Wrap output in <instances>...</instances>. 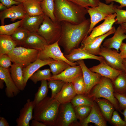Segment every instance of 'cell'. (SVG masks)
Instances as JSON below:
<instances>
[{"label": "cell", "mask_w": 126, "mask_h": 126, "mask_svg": "<svg viewBox=\"0 0 126 126\" xmlns=\"http://www.w3.org/2000/svg\"><path fill=\"white\" fill-rule=\"evenodd\" d=\"M71 83L76 94L84 95L86 88L83 75L77 77Z\"/></svg>", "instance_id": "ab89813d"}, {"label": "cell", "mask_w": 126, "mask_h": 126, "mask_svg": "<svg viewBox=\"0 0 126 126\" xmlns=\"http://www.w3.org/2000/svg\"><path fill=\"white\" fill-rule=\"evenodd\" d=\"M15 1L20 3H23L27 0H14Z\"/></svg>", "instance_id": "6f0895ef"}, {"label": "cell", "mask_w": 126, "mask_h": 126, "mask_svg": "<svg viewBox=\"0 0 126 126\" xmlns=\"http://www.w3.org/2000/svg\"><path fill=\"white\" fill-rule=\"evenodd\" d=\"M7 8H8L6 7L2 3H0V10L1 11H3Z\"/></svg>", "instance_id": "f5cc1de1"}, {"label": "cell", "mask_w": 126, "mask_h": 126, "mask_svg": "<svg viewBox=\"0 0 126 126\" xmlns=\"http://www.w3.org/2000/svg\"><path fill=\"white\" fill-rule=\"evenodd\" d=\"M17 45L11 35H0V56L7 54Z\"/></svg>", "instance_id": "f1b7e54d"}, {"label": "cell", "mask_w": 126, "mask_h": 126, "mask_svg": "<svg viewBox=\"0 0 126 126\" xmlns=\"http://www.w3.org/2000/svg\"><path fill=\"white\" fill-rule=\"evenodd\" d=\"M10 58L7 54H3L0 56V67L9 69L12 65Z\"/></svg>", "instance_id": "ee69618b"}, {"label": "cell", "mask_w": 126, "mask_h": 126, "mask_svg": "<svg viewBox=\"0 0 126 126\" xmlns=\"http://www.w3.org/2000/svg\"><path fill=\"white\" fill-rule=\"evenodd\" d=\"M27 14L22 3L14 5L0 12V20L1 25H4L5 19L10 18L12 21L17 19H23Z\"/></svg>", "instance_id": "5bb4252c"}, {"label": "cell", "mask_w": 126, "mask_h": 126, "mask_svg": "<svg viewBox=\"0 0 126 126\" xmlns=\"http://www.w3.org/2000/svg\"><path fill=\"white\" fill-rule=\"evenodd\" d=\"M31 126H46L44 123L37 120L33 119L31 124Z\"/></svg>", "instance_id": "681fc988"}, {"label": "cell", "mask_w": 126, "mask_h": 126, "mask_svg": "<svg viewBox=\"0 0 126 126\" xmlns=\"http://www.w3.org/2000/svg\"><path fill=\"white\" fill-rule=\"evenodd\" d=\"M49 66L52 76L57 75L71 66L66 62L63 61H55L49 64Z\"/></svg>", "instance_id": "d590c367"}, {"label": "cell", "mask_w": 126, "mask_h": 126, "mask_svg": "<svg viewBox=\"0 0 126 126\" xmlns=\"http://www.w3.org/2000/svg\"><path fill=\"white\" fill-rule=\"evenodd\" d=\"M47 45L45 40L37 32H30L22 46L41 51Z\"/></svg>", "instance_id": "d6986e66"}, {"label": "cell", "mask_w": 126, "mask_h": 126, "mask_svg": "<svg viewBox=\"0 0 126 126\" xmlns=\"http://www.w3.org/2000/svg\"><path fill=\"white\" fill-rule=\"evenodd\" d=\"M123 112L121 111L120 112L124 117V120L126 122V108L123 110Z\"/></svg>", "instance_id": "11a10c76"}, {"label": "cell", "mask_w": 126, "mask_h": 126, "mask_svg": "<svg viewBox=\"0 0 126 126\" xmlns=\"http://www.w3.org/2000/svg\"><path fill=\"white\" fill-rule=\"evenodd\" d=\"M4 81L3 80L0 79V88L1 89H3L4 88Z\"/></svg>", "instance_id": "9f6ffc18"}, {"label": "cell", "mask_w": 126, "mask_h": 126, "mask_svg": "<svg viewBox=\"0 0 126 126\" xmlns=\"http://www.w3.org/2000/svg\"><path fill=\"white\" fill-rule=\"evenodd\" d=\"M64 56L68 60L72 62L87 59L95 60L100 62L104 60L102 57L91 54L83 50L80 47L74 49L69 53L65 54Z\"/></svg>", "instance_id": "cb8c5ba5"}, {"label": "cell", "mask_w": 126, "mask_h": 126, "mask_svg": "<svg viewBox=\"0 0 126 126\" xmlns=\"http://www.w3.org/2000/svg\"><path fill=\"white\" fill-rule=\"evenodd\" d=\"M77 119L74 107L71 102L60 104L55 126H79Z\"/></svg>", "instance_id": "ba28073f"}, {"label": "cell", "mask_w": 126, "mask_h": 126, "mask_svg": "<svg viewBox=\"0 0 126 126\" xmlns=\"http://www.w3.org/2000/svg\"><path fill=\"white\" fill-rule=\"evenodd\" d=\"M55 61L51 59L43 60L38 58L34 62L23 68V71L25 86L26 87L30 77L40 68L44 66L48 65Z\"/></svg>", "instance_id": "7402d4cb"}, {"label": "cell", "mask_w": 126, "mask_h": 126, "mask_svg": "<svg viewBox=\"0 0 126 126\" xmlns=\"http://www.w3.org/2000/svg\"><path fill=\"white\" fill-rule=\"evenodd\" d=\"M110 122L116 126H126V122L122 119L116 110L114 111Z\"/></svg>", "instance_id": "b9f144b4"}, {"label": "cell", "mask_w": 126, "mask_h": 126, "mask_svg": "<svg viewBox=\"0 0 126 126\" xmlns=\"http://www.w3.org/2000/svg\"><path fill=\"white\" fill-rule=\"evenodd\" d=\"M76 95L71 83H66L54 98L60 104H63L70 102Z\"/></svg>", "instance_id": "d4e9b609"}, {"label": "cell", "mask_w": 126, "mask_h": 126, "mask_svg": "<svg viewBox=\"0 0 126 126\" xmlns=\"http://www.w3.org/2000/svg\"><path fill=\"white\" fill-rule=\"evenodd\" d=\"M40 5L44 14L50 18L54 22H57L54 14V0H43L41 2Z\"/></svg>", "instance_id": "f546056e"}, {"label": "cell", "mask_w": 126, "mask_h": 126, "mask_svg": "<svg viewBox=\"0 0 126 126\" xmlns=\"http://www.w3.org/2000/svg\"><path fill=\"white\" fill-rule=\"evenodd\" d=\"M44 14L35 16L26 14L20 27L27 30L30 32H37L43 20Z\"/></svg>", "instance_id": "603a6c76"}, {"label": "cell", "mask_w": 126, "mask_h": 126, "mask_svg": "<svg viewBox=\"0 0 126 126\" xmlns=\"http://www.w3.org/2000/svg\"><path fill=\"white\" fill-rule=\"evenodd\" d=\"M98 104L100 110L106 121L110 122L114 107L108 100L105 99L96 98L94 100Z\"/></svg>", "instance_id": "4316f807"}, {"label": "cell", "mask_w": 126, "mask_h": 126, "mask_svg": "<svg viewBox=\"0 0 126 126\" xmlns=\"http://www.w3.org/2000/svg\"><path fill=\"white\" fill-rule=\"evenodd\" d=\"M112 37L106 39L102 46L110 49L113 48L119 52L123 41L126 39V35L120 25L116 30Z\"/></svg>", "instance_id": "ffe728a7"}, {"label": "cell", "mask_w": 126, "mask_h": 126, "mask_svg": "<svg viewBox=\"0 0 126 126\" xmlns=\"http://www.w3.org/2000/svg\"><path fill=\"white\" fill-rule=\"evenodd\" d=\"M48 88L51 90V97L53 98L60 91L66 83L60 80H50L47 82Z\"/></svg>", "instance_id": "f35d334b"}, {"label": "cell", "mask_w": 126, "mask_h": 126, "mask_svg": "<svg viewBox=\"0 0 126 126\" xmlns=\"http://www.w3.org/2000/svg\"><path fill=\"white\" fill-rule=\"evenodd\" d=\"M114 95L118 101L120 110H123L126 108V95L124 94L114 92Z\"/></svg>", "instance_id": "7bdbcfd3"}, {"label": "cell", "mask_w": 126, "mask_h": 126, "mask_svg": "<svg viewBox=\"0 0 126 126\" xmlns=\"http://www.w3.org/2000/svg\"><path fill=\"white\" fill-rule=\"evenodd\" d=\"M0 79L3 80L5 83L6 94L8 98H13L19 93L20 91L14 82L9 69L0 67Z\"/></svg>", "instance_id": "9a60e30c"}, {"label": "cell", "mask_w": 126, "mask_h": 126, "mask_svg": "<svg viewBox=\"0 0 126 126\" xmlns=\"http://www.w3.org/2000/svg\"><path fill=\"white\" fill-rule=\"evenodd\" d=\"M41 1L39 0H27L22 3L26 14L31 16L44 14L42 10Z\"/></svg>", "instance_id": "83f0119b"}, {"label": "cell", "mask_w": 126, "mask_h": 126, "mask_svg": "<svg viewBox=\"0 0 126 126\" xmlns=\"http://www.w3.org/2000/svg\"><path fill=\"white\" fill-rule=\"evenodd\" d=\"M114 90L112 81L109 79L102 77L98 83L91 90L87 96L94 100L103 98L109 101L116 110L120 112L119 103L114 95Z\"/></svg>", "instance_id": "277c9868"}, {"label": "cell", "mask_w": 126, "mask_h": 126, "mask_svg": "<svg viewBox=\"0 0 126 126\" xmlns=\"http://www.w3.org/2000/svg\"><path fill=\"white\" fill-rule=\"evenodd\" d=\"M60 23L62 32L58 44L63 47L64 52L67 54L74 49L78 48L88 36L90 25V19H86L77 24L65 21Z\"/></svg>", "instance_id": "6da1fadb"}, {"label": "cell", "mask_w": 126, "mask_h": 126, "mask_svg": "<svg viewBox=\"0 0 126 126\" xmlns=\"http://www.w3.org/2000/svg\"><path fill=\"white\" fill-rule=\"evenodd\" d=\"M58 41L45 46L43 50L39 51L38 58L43 60L51 59L56 61H64L71 66L79 65L77 62H71L66 58L61 51L58 44Z\"/></svg>", "instance_id": "9c48e42d"}, {"label": "cell", "mask_w": 126, "mask_h": 126, "mask_svg": "<svg viewBox=\"0 0 126 126\" xmlns=\"http://www.w3.org/2000/svg\"><path fill=\"white\" fill-rule=\"evenodd\" d=\"M60 104L54 98L47 96L35 106L33 119L46 126H55Z\"/></svg>", "instance_id": "3957f363"}, {"label": "cell", "mask_w": 126, "mask_h": 126, "mask_svg": "<svg viewBox=\"0 0 126 126\" xmlns=\"http://www.w3.org/2000/svg\"><path fill=\"white\" fill-rule=\"evenodd\" d=\"M35 105L30 99L20 111L19 115L16 120L17 126H29L30 121L33 119V112Z\"/></svg>", "instance_id": "e0dca14e"}, {"label": "cell", "mask_w": 126, "mask_h": 126, "mask_svg": "<svg viewBox=\"0 0 126 126\" xmlns=\"http://www.w3.org/2000/svg\"><path fill=\"white\" fill-rule=\"evenodd\" d=\"M78 5L83 7L87 9L91 7L89 2L87 0H67Z\"/></svg>", "instance_id": "f6af8a7d"}, {"label": "cell", "mask_w": 126, "mask_h": 126, "mask_svg": "<svg viewBox=\"0 0 126 126\" xmlns=\"http://www.w3.org/2000/svg\"><path fill=\"white\" fill-rule=\"evenodd\" d=\"M1 3L9 8L14 4L18 5L21 3L17 2L14 0H0Z\"/></svg>", "instance_id": "7dc6e473"}, {"label": "cell", "mask_w": 126, "mask_h": 126, "mask_svg": "<svg viewBox=\"0 0 126 126\" xmlns=\"http://www.w3.org/2000/svg\"><path fill=\"white\" fill-rule=\"evenodd\" d=\"M94 101L84 94H76L70 102L74 107L80 105H87L92 106Z\"/></svg>", "instance_id": "e575fe53"}, {"label": "cell", "mask_w": 126, "mask_h": 126, "mask_svg": "<svg viewBox=\"0 0 126 126\" xmlns=\"http://www.w3.org/2000/svg\"><path fill=\"white\" fill-rule=\"evenodd\" d=\"M22 19L9 24L0 26V35H11L19 27Z\"/></svg>", "instance_id": "8d00e7d4"}, {"label": "cell", "mask_w": 126, "mask_h": 126, "mask_svg": "<svg viewBox=\"0 0 126 126\" xmlns=\"http://www.w3.org/2000/svg\"><path fill=\"white\" fill-rule=\"evenodd\" d=\"M123 63L124 67L126 69V59H123Z\"/></svg>", "instance_id": "680465c9"}, {"label": "cell", "mask_w": 126, "mask_h": 126, "mask_svg": "<svg viewBox=\"0 0 126 126\" xmlns=\"http://www.w3.org/2000/svg\"><path fill=\"white\" fill-rule=\"evenodd\" d=\"M30 32L27 30L20 27L11 36L17 45L22 46Z\"/></svg>", "instance_id": "836d02e7"}, {"label": "cell", "mask_w": 126, "mask_h": 126, "mask_svg": "<svg viewBox=\"0 0 126 126\" xmlns=\"http://www.w3.org/2000/svg\"><path fill=\"white\" fill-rule=\"evenodd\" d=\"M37 32L44 38L47 45L53 44L59 41L61 36L60 23L54 22L44 14L43 21Z\"/></svg>", "instance_id": "5b68a950"}, {"label": "cell", "mask_w": 126, "mask_h": 126, "mask_svg": "<svg viewBox=\"0 0 126 126\" xmlns=\"http://www.w3.org/2000/svg\"><path fill=\"white\" fill-rule=\"evenodd\" d=\"M116 13L110 14L104 20V21L92 29L89 35L94 37L104 35L109 32L112 28V25L116 21Z\"/></svg>", "instance_id": "44dd1931"}, {"label": "cell", "mask_w": 126, "mask_h": 126, "mask_svg": "<svg viewBox=\"0 0 126 126\" xmlns=\"http://www.w3.org/2000/svg\"><path fill=\"white\" fill-rule=\"evenodd\" d=\"M89 69L93 72L99 74L102 77L109 79L112 81L123 72L110 66L104 59L100 62L98 65L94 66Z\"/></svg>", "instance_id": "2e32d148"}, {"label": "cell", "mask_w": 126, "mask_h": 126, "mask_svg": "<svg viewBox=\"0 0 126 126\" xmlns=\"http://www.w3.org/2000/svg\"><path fill=\"white\" fill-rule=\"evenodd\" d=\"M117 6L115 7L114 10L116 14V24L120 25L126 23V10L117 8Z\"/></svg>", "instance_id": "60d3db41"}, {"label": "cell", "mask_w": 126, "mask_h": 126, "mask_svg": "<svg viewBox=\"0 0 126 126\" xmlns=\"http://www.w3.org/2000/svg\"><path fill=\"white\" fill-rule=\"evenodd\" d=\"M92 123L97 126H107L106 120L102 114L97 103L94 101L90 113L85 119L79 122V126H87Z\"/></svg>", "instance_id": "4fadbf2b"}, {"label": "cell", "mask_w": 126, "mask_h": 126, "mask_svg": "<svg viewBox=\"0 0 126 126\" xmlns=\"http://www.w3.org/2000/svg\"><path fill=\"white\" fill-rule=\"evenodd\" d=\"M124 94L126 95V91L125 93Z\"/></svg>", "instance_id": "91938a15"}, {"label": "cell", "mask_w": 126, "mask_h": 126, "mask_svg": "<svg viewBox=\"0 0 126 126\" xmlns=\"http://www.w3.org/2000/svg\"><path fill=\"white\" fill-rule=\"evenodd\" d=\"M41 2L43 0H39Z\"/></svg>", "instance_id": "94428289"}, {"label": "cell", "mask_w": 126, "mask_h": 126, "mask_svg": "<svg viewBox=\"0 0 126 126\" xmlns=\"http://www.w3.org/2000/svg\"><path fill=\"white\" fill-rule=\"evenodd\" d=\"M120 25L125 33L126 34V23L121 24Z\"/></svg>", "instance_id": "db71d44e"}, {"label": "cell", "mask_w": 126, "mask_h": 126, "mask_svg": "<svg viewBox=\"0 0 126 126\" xmlns=\"http://www.w3.org/2000/svg\"><path fill=\"white\" fill-rule=\"evenodd\" d=\"M83 75L80 66H70L60 74L54 76H52L50 80H60L65 83H71L79 76Z\"/></svg>", "instance_id": "ac0fdd59"}, {"label": "cell", "mask_w": 126, "mask_h": 126, "mask_svg": "<svg viewBox=\"0 0 126 126\" xmlns=\"http://www.w3.org/2000/svg\"><path fill=\"white\" fill-rule=\"evenodd\" d=\"M41 81V85L35 94L33 101L35 106L47 96L49 88L47 80H43Z\"/></svg>", "instance_id": "1f68e13d"}, {"label": "cell", "mask_w": 126, "mask_h": 126, "mask_svg": "<svg viewBox=\"0 0 126 126\" xmlns=\"http://www.w3.org/2000/svg\"><path fill=\"white\" fill-rule=\"evenodd\" d=\"M107 4L111 3L112 2H115L119 3L120 4L119 6H117V8L122 9L124 7H126V0H105Z\"/></svg>", "instance_id": "bcb514c9"}, {"label": "cell", "mask_w": 126, "mask_h": 126, "mask_svg": "<svg viewBox=\"0 0 126 126\" xmlns=\"http://www.w3.org/2000/svg\"><path fill=\"white\" fill-rule=\"evenodd\" d=\"M23 68L18 64L13 63L10 70L12 78L18 88L20 91L24 89Z\"/></svg>", "instance_id": "484cf974"}, {"label": "cell", "mask_w": 126, "mask_h": 126, "mask_svg": "<svg viewBox=\"0 0 126 126\" xmlns=\"http://www.w3.org/2000/svg\"><path fill=\"white\" fill-rule=\"evenodd\" d=\"M112 82L114 92L125 93L126 91V73L122 72Z\"/></svg>", "instance_id": "4dcf8cb0"}, {"label": "cell", "mask_w": 126, "mask_h": 126, "mask_svg": "<svg viewBox=\"0 0 126 126\" xmlns=\"http://www.w3.org/2000/svg\"><path fill=\"white\" fill-rule=\"evenodd\" d=\"M116 6L113 2L108 5L100 1L98 6L89 7L87 9L90 20L88 34H90L92 29L98 22L104 20L109 15L116 13L114 9Z\"/></svg>", "instance_id": "52a82bcc"}, {"label": "cell", "mask_w": 126, "mask_h": 126, "mask_svg": "<svg viewBox=\"0 0 126 126\" xmlns=\"http://www.w3.org/2000/svg\"><path fill=\"white\" fill-rule=\"evenodd\" d=\"M9 125L7 120L4 117H0V126H9Z\"/></svg>", "instance_id": "f907efd6"}, {"label": "cell", "mask_w": 126, "mask_h": 126, "mask_svg": "<svg viewBox=\"0 0 126 126\" xmlns=\"http://www.w3.org/2000/svg\"><path fill=\"white\" fill-rule=\"evenodd\" d=\"M99 55L102 57L106 63L111 67L126 73V69L123 63V59L116 50L106 48L102 46Z\"/></svg>", "instance_id": "8fae6325"}, {"label": "cell", "mask_w": 126, "mask_h": 126, "mask_svg": "<svg viewBox=\"0 0 126 126\" xmlns=\"http://www.w3.org/2000/svg\"><path fill=\"white\" fill-rule=\"evenodd\" d=\"M88 1L91 5V7H95L98 6L100 0H87Z\"/></svg>", "instance_id": "816d5d0a"}, {"label": "cell", "mask_w": 126, "mask_h": 126, "mask_svg": "<svg viewBox=\"0 0 126 126\" xmlns=\"http://www.w3.org/2000/svg\"><path fill=\"white\" fill-rule=\"evenodd\" d=\"M39 51L23 46H16L7 55L13 63L18 64L23 68L38 58Z\"/></svg>", "instance_id": "8992f818"}, {"label": "cell", "mask_w": 126, "mask_h": 126, "mask_svg": "<svg viewBox=\"0 0 126 126\" xmlns=\"http://www.w3.org/2000/svg\"><path fill=\"white\" fill-rule=\"evenodd\" d=\"M77 119L82 121L89 115L91 111V106L87 105H80L74 107Z\"/></svg>", "instance_id": "74e56055"}, {"label": "cell", "mask_w": 126, "mask_h": 126, "mask_svg": "<svg viewBox=\"0 0 126 126\" xmlns=\"http://www.w3.org/2000/svg\"><path fill=\"white\" fill-rule=\"evenodd\" d=\"M54 14L57 22L63 21L72 23L80 24L87 19L88 13L85 8L67 0H54Z\"/></svg>", "instance_id": "7a4b0ae2"}, {"label": "cell", "mask_w": 126, "mask_h": 126, "mask_svg": "<svg viewBox=\"0 0 126 126\" xmlns=\"http://www.w3.org/2000/svg\"><path fill=\"white\" fill-rule=\"evenodd\" d=\"M116 30L114 26L109 32L102 35L94 37L87 36L81 42L80 47L91 54L95 55H99L102 42L107 36L114 33Z\"/></svg>", "instance_id": "30bf717a"}, {"label": "cell", "mask_w": 126, "mask_h": 126, "mask_svg": "<svg viewBox=\"0 0 126 126\" xmlns=\"http://www.w3.org/2000/svg\"><path fill=\"white\" fill-rule=\"evenodd\" d=\"M120 51V53L122 58L126 59V43L122 42L119 48Z\"/></svg>", "instance_id": "c3c4849f"}, {"label": "cell", "mask_w": 126, "mask_h": 126, "mask_svg": "<svg viewBox=\"0 0 126 126\" xmlns=\"http://www.w3.org/2000/svg\"><path fill=\"white\" fill-rule=\"evenodd\" d=\"M50 69H47L40 70L39 69L35 72L30 77L29 79L35 84L43 80L49 81L52 76Z\"/></svg>", "instance_id": "d6a6232c"}, {"label": "cell", "mask_w": 126, "mask_h": 126, "mask_svg": "<svg viewBox=\"0 0 126 126\" xmlns=\"http://www.w3.org/2000/svg\"><path fill=\"white\" fill-rule=\"evenodd\" d=\"M76 62L80 66L82 70L86 88L84 95L87 96L92 88L99 82L102 76L88 68L83 60H78Z\"/></svg>", "instance_id": "7c38bea8"}]
</instances>
